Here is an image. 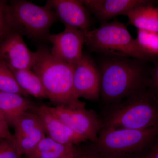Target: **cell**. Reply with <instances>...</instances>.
Segmentation results:
<instances>
[{
    "mask_svg": "<svg viewBox=\"0 0 158 158\" xmlns=\"http://www.w3.org/2000/svg\"><path fill=\"white\" fill-rule=\"evenodd\" d=\"M158 141V127L141 130L102 128L95 144L103 158H141Z\"/></svg>",
    "mask_w": 158,
    "mask_h": 158,
    "instance_id": "277c9868",
    "label": "cell"
},
{
    "mask_svg": "<svg viewBox=\"0 0 158 158\" xmlns=\"http://www.w3.org/2000/svg\"><path fill=\"white\" fill-rule=\"evenodd\" d=\"M9 125L2 112L0 110V138L15 141L14 135L9 131Z\"/></svg>",
    "mask_w": 158,
    "mask_h": 158,
    "instance_id": "603a6c76",
    "label": "cell"
},
{
    "mask_svg": "<svg viewBox=\"0 0 158 158\" xmlns=\"http://www.w3.org/2000/svg\"><path fill=\"white\" fill-rule=\"evenodd\" d=\"M85 7L103 23L118 15L127 16L133 9L140 6L155 5L148 0H83Z\"/></svg>",
    "mask_w": 158,
    "mask_h": 158,
    "instance_id": "4fadbf2b",
    "label": "cell"
},
{
    "mask_svg": "<svg viewBox=\"0 0 158 158\" xmlns=\"http://www.w3.org/2000/svg\"><path fill=\"white\" fill-rule=\"evenodd\" d=\"M138 46L148 55L155 58L158 56V33L138 30L135 39Z\"/></svg>",
    "mask_w": 158,
    "mask_h": 158,
    "instance_id": "44dd1931",
    "label": "cell"
},
{
    "mask_svg": "<svg viewBox=\"0 0 158 158\" xmlns=\"http://www.w3.org/2000/svg\"><path fill=\"white\" fill-rule=\"evenodd\" d=\"M102 128L141 130L158 127V98L149 88L106 105L102 112Z\"/></svg>",
    "mask_w": 158,
    "mask_h": 158,
    "instance_id": "7a4b0ae2",
    "label": "cell"
},
{
    "mask_svg": "<svg viewBox=\"0 0 158 158\" xmlns=\"http://www.w3.org/2000/svg\"><path fill=\"white\" fill-rule=\"evenodd\" d=\"M14 141L0 138V158H23Z\"/></svg>",
    "mask_w": 158,
    "mask_h": 158,
    "instance_id": "7402d4cb",
    "label": "cell"
},
{
    "mask_svg": "<svg viewBox=\"0 0 158 158\" xmlns=\"http://www.w3.org/2000/svg\"><path fill=\"white\" fill-rule=\"evenodd\" d=\"M23 36L12 34L0 43V60L10 68L32 70L37 53L28 48Z\"/></svg>",
    "mask_w": 158,
    "mask_h": 158,
    "instance_id": "8fae6325",
    "label": "cell"
},
{
    "mask_svg": "<svg viewBox=\"0 0 158 158\" xmlns=\"http://www.w3.org/2000/svg\"><path fill=\"white\" fill-rule=\"evenodd\" d=\"M149 88L158 98V64L151 71Z\"/></svg>",
    "mask_w": 158,
    "mask_h": 158,
    "instance_id": "d4e9b609",
    "label": "cell"
},
{
    "mask_svg": "<svg viewBox=\"0 0 158 158\" xmlns=\"http://www.w3.org/2000/svg\"><path fill=\"white\" fill-rule=\"evenodd\" d=\"M53 114L79 135L96 144L102 128L100 119L94 111L85 107L71 108L65 106H48Z\"/></svg>",
    "mask_w": 158,
    "mask_h": 158,
    "instance_id": "52a82bcc",
    "label": "cell"
},
{
    "mask_svg": "<svg viewBox=\"0 0 158 158\" xmlns=\"http://www.w3.org/2000/svg\"><path fill=\"white\" fill-rule=\"evenodd\" d=\"M35 106L25 97L12 93L0 91V110L2 112L9 125L13 127L23 113Z\"/></svg>",
    "mask_w": 158,
    "mask_h": 158,
    "instance_id": "9a60e30c",
    "label": "cell"
},
{
    "mask_svg": "<svg viewBox=\"0 0 158 158\" xmlns=\"http://www.w3.org/2000/svg\"><path fill=\"white\" fill-rule=\"evenodd\" d=\"M0 91L16 94L24 97L29 96L19 87L10 69L0 60Z\"/></svg>",
    "mask_w": 158,
    "mask_h": 158,
    "instance_id": "ffe728a7",
    "label": "cell"
},
{
    "mask_svg": "<svg viewBox=\"0 0 158 158\" xmlns=\"http://www.w3.org/2000/svg\"><path fill=\"white\" fill-rule=\"evenodd\" d=\"M73 87L78 98L89 100L98 99L101 91V77L99 69L93 59L87 55L74 65Z\"/></svg>",
    "mask_w": 158,
    "mask_h": 158,
    "instance_id": "9c48e42d",
    "label": "cell"
},
{
    "mask_svg": "<svg viewBox=\"0 0 158 158\" xmlns=\"http://www.w3.org/2000/svg\"><path fill=\"white\" fill-rule=\"evenodd\" d=\"M85 44L91 51L108 56L145 62L154 59L139 48L124 24L117 20L103 23L98 28L85 31Z\"/></svg>",
    "mask_w": 158,
    "mask_h": 158,
    "instance_id": "5b68a950",
    "label": "cell"
},
{
    "mask_svg": "<svg viewBox=\"0 0 158 158\" xmlns=\"http://www.w3.org/2000/svg\"><path fill=\"white\" fill-rule=\"evenodd\" d=\"M15 143L21 155H27L46 137L40 118L32 111L23 114L13 125Z\"/></svg>",
    "mask_w": 158,
    "mask_h": 158,
    "instance_id": "30bf717a",
    "label": "cell"
},
{
    "mask_svg": "<svg viewBox=\"0 0 158 158\" xmlns=\"http://www.w3.org/2000/svg\"><path fill=\"white\" fill-rule=\"evenodd\" d=\"M9 4L24 35L35 40H48L51 27L59 20L52 8L24 0L11 1Z\"/></svg>",
    "mask_w": 158,
    "mask_h": 158,
    "instance_id": "8992f818",
    "label": "cell"
},
{
    "mask_svg": "<svg viewBox=\"0 0 158 158\" xmlns=\"http://www.w3.org/2000/svg\"><path fill=\"white\" fill-rule=\"evenodd\" d=\"M36 53L32 70L40 79L50 100L57 106L74 109L85 107V103L75 93L74 65L56 59L48 49L43 47L38 48Z\"/></svg>",
    "mask_w": 158,
    "mask_h": 158,
    "instance_id": "3957f363",
    "label": "cell"
},
{
    "mask_svg": "<svg viewBox=\"0 0 158 158\" xmlns=\"http://www.w3.org/2000/svg\"><path fill=\"white\" fill-rule=\"evenodd\" d=\"M141 158H158V141Z\"/></svg>",
    "mask_w": 158,
    "mask_h": 158,
    "instance_id": "484cf974",
    "label": "cell"
},
{
    "mask_svg": "<svg viewBox=\"0 0 158 158\" xmlns=\"http://www.w3.org/2000/svg\"><path fill=\"white\" fill-rule=\"evenodd\" d=\"M76 145L61 144L48 137L43 138L26 158H59L73 150Z\"/></svg>",
    "mask_w": 158,
    "mask_h": 158,
    "instance_id": "e0dca14e",
    "label": "cell"
},
{
    "mask_svg": "<svg viewBox=\"0 0 158 158\" xmlns=\"http://www.w3.org/2000/svg\"><path fill=\"white\" fill-rule=\"evenodd\" d=\"M16 33L23 36V29L15 18L9 3L0 0V43Z\"/></svg>",
    "mask_w": 158,
    "mask_h": 158,
    "instance_id": "d6986e66",
    "label": "cell"
},
{
    "mask_svg": "<svg viewBox=\"0 0 158 158\" xmlns=\"http://www.w3.org/2000/svg\"><path fill=\"white\" fill-rule=\"evenodd\" d=\"M145 61L109 56L101 63L100 97L106 105L121 100L132 94L149 88L151 71Z\"/></svg>",
    "mask_w": 158,
    "mask_h": 158,
    "instance_id": "6da1fadb",
    "label": "cell"
},
{
    "mask_svg": "<svg viewBox=\"0 0 158 158\" xmlns=\"http://www.w3.org/2000/svg\"><path fill=\"white\" fill-rule=\"evenodd\" d=\"M37 114L44 127L46 135L53 140L65 144L78 145L88 141L77 134L54 116L45 105L34 106L30 110Z\"/></svg>",
    "mask_w": 158,
    "mask_h": 158,
    "instance_id": "5bb4252c",
    "label": "cell"
},
{
    "mask_svg": "<svg viewBox=\"0 0 158 158\" xmlns=\"http://www.w3.org/2000/svg\"><path fill=\"white\" fill-rule=\"evenodd\" d=\"M128 23L138 30L158 33V6L148 5L133 9L128 14Z\"/></svg>",
    "mask_w": 158,
    "mask_h": 158,
    "instance_id": "2e32d148",
    "label": "cell"
},
{
    "mask_svg": "<svg viewBox=\"0 0 158 158\" xmlns=\"http://www.w3.org/2000/svg\"><path fill=\"white\" fill-rule=\"evenodd\" d=\"M48 40L53 44L51 54L58 60L75 65L83 58L85 31L65 26L61 33L50 34Z\"/></svg>",
    "mask_w": 158,
    "mask_h": 158,
    "instance_id": "ba28073f",
    "label": "cell"
},
{
    "mask_svg": "<svg viewBox=\"0 0 158 158\" xmlns=\"http://www.w3.org/2000/svg\"><path fill=\"white\" fill-rule=\"evenodd\" d=\"M9 68L19 87L28 95L38 98H48L40 79L33 70Z\"/></svg>",
    "mask_w": 158,
    "mask_h": 158,
    "instance_id": "ac0fdd59",
    "label": "cell"
},
{
    "mask_svg": "<svg viewBox=\"0 0 158 158\" xmlns=\"http://www.w3.org/2000/svg\"><path fill=\"white\" fill-rule=\"evenodd\" d=\"M80 158H103L97 150L95 144H91L81 148Z\"/></svg>",
    "mask_w": 158,
    "mask_h": 158,
    "instance_id": "cb8c5ba5",
    "label": "cell"
},
{
    "mask_svg": "<svg viewBox=\"0 0 158 158\" xmlns=\"http://www.w3.org/2000/svg\"><path fill=\"white\" fill-rule=\"evenodd\" d=\"M46 5L56 12L65 26L87 31L91 24L90 12L80 0H49Z\"/></svg>",
    "mask_w": 158,
    "mask_h": 158,
    "instance_id": "7c38bea8",
    "label": "cell"
},
{
    "mask_svg": "<svg viewBox=\"0 0 158 158\" xmlns=\"http://www.w3.org/2000/svg\"><path fill=\"white\" fill-rule=\"evenodd\" d=\"M81 152V148L76 146V148L71 152L59 158H80Z\"/></svg>",
    "mask_w": 158,
    "mask_h": 158,
    "instance_id": "4316f807",
    "label": "cell"
}]
</instances>
